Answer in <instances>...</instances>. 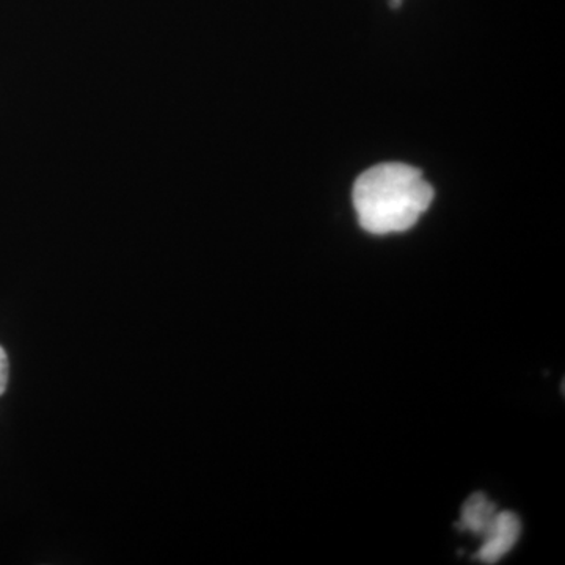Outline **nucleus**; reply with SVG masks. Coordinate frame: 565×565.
<instances>
[{
  "mask_svg": "<svg viewBox=\"0 0 565 565\" xmlns=\"http://www.w3.org/2000/svg\"><path fill=\"white\" fill-rule=\"evenodd\" d=\"M352 199L364 232L382 236L415 226L433 203L434 189L415 167L381 163L360 174Z\"/></svg>",
  "mask_w": 565,
  "mask_h": 565,
  "instance_id": "nucleus-1",
  "label": "nucleus"
},
{
  "mask_svg": "<svg viewBox=\"0 0 565 565\" xmlns=\"http://www.w3.org/2000/svg\"><path fill=\"white\" fill-rule=\"evenodd\" d=\"M520 533H522V523L519 516L511 511H498L492 526L482 537L484 542L476 553V559L482 564L500 563L514 548Z\"/></svg>",
  "mask_w": 565,
  "mask_h": 565,
  "instance_id": "nucleus-2",
  "label": "nucleus"
},
{
  "mask_svg": "<svg viewBox=\"0 0 565 565\" xmlns=\"http://www.w3.org/2000/svg\"><path fill=\"white\" fill-rule=\"evenodd\" d=\"M498 514L497 504L487 498L484 493H473L468 497L462 508V515L457 527L460 531H470L479 537H484L489 527L492 526L494 516Z\"/></svg>",
  "mask_w": 565,
  "mask_h": 565,
  "instance_id": "nucleus-3",
  "label": "nucleus"
},
{
  "mask_svg": "<svg viewBox=\"0 0 565 565\" xmlns=\"http://www.w3.org/2000/svg\"><path fill=\"white\" fill-rule=\"evenodd\" d=\"M9 377H10V363L9 356H7L6 349L0 345V396L7 392V386H9Z\"/></svg>",
  "mask_w": 565,
  "mask_h": 565,
  "instance_id": "nucleus-4",
  "label": "nucleus"
}]
</instances>
